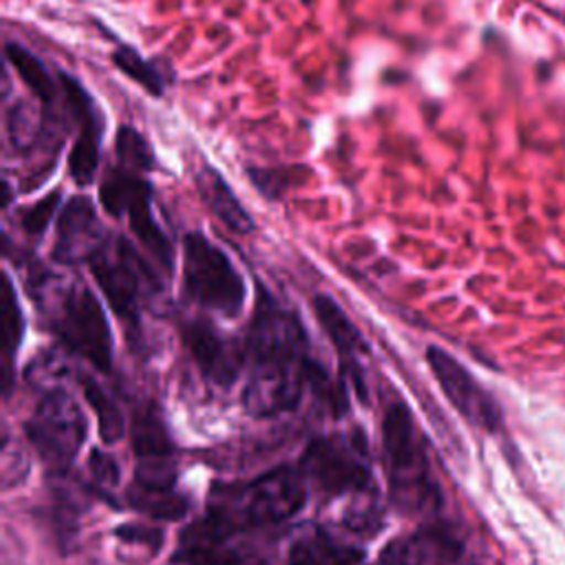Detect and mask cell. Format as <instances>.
<instances>
[{"instance_id":"obj_2","label":"cell","mask_w":565,"mask_h":565,"mask_svg":"<svg viewBox=\"0 0 565 565\" xmlns=\"http://www.w3.org/2000/svg\"><path fill=\"white\" fill-rule=\"evenodd\" d=\"M305 505L302 477L289 468H274L258 479L225 488V492H214V503L210 514L218 519L230 532L252 525L280 523L294 516Z\"/></svg>"},{"instance_id":"obj_6","label":"cell","mask_w":565,"mask_h":565,"mask_svg":"<svg viewBox=\"0 0 565 565\" xmlns=\"http://www.w3.org/2000/svg\"><path fill=\"white\" fill-rule=\"evenodd\" d=\"M99 199L110 216H128V223L137 238L161 260L166 269H172V245L163 230L154 223L150 207V183L126 168L110 172L102 188Z\"/></svg>"},{"instance_id":"obj_4","label":"cell","mask_w":565,"mask_h":565,"mask_svg":"<svg viewBox=\"0 0 565 565\" xmlns=\"http://www.w3.org/2000/svg\"><path fill=\"white\" fill-rule=\"evenodd\" d=\"M382 437L395 503L404 510H415L424 508L428 501H437L413 415L404 404L397 402L388 406L382 424Z\"/></svg>"},{"instance_id":"obj_9","label":"cell","mask_w":565,"mask_h":565,"mask_svg":"<svg viewBox=\"0 0 565 565\" xmlns=\"http://www.w3.org/2000/svg\"><path fill=\"white\" fill-rule=\"evenodd\" d=\"M426 362L439 382L448 402L472 424L486 430H497L501 424V411L494 397L481 388V384L470 375V371L457 362L448 351L439 347L426 349Z\"/></svg>"},{"instance_id":"obj_21","label":"cell","mask_w":565,"mask_h":565,"mask_svg":"<svg viewBox=\"0 0 565 565\" xmlns=\"http://www.w3.org/2000/svg\"><path fill=\"white\" fill-rule=\"evenodd\" d=\"M249 181L254 188L267 196L269 201H278L282 194H287L291 188L302 185L309 177L311 170L309 166H249L245 168Z\"/></svg>"},{"instance_id":"obj_8","label":"cell","mask_w":565,"mask_h":565,"mask_svg":"<svg viewBox=\"0 0 565 565\" xmlns=\"http://www.w3.org/2000/svg\"><path fill=\"white\" fill-rule=\"evenodd\" d=\"M26 435L46 461L68 463L86 439V417L68 393L55 388L26 422Z\"/></svg>"},{"instance_id":"obj_29","label":"cell","mask_w":565,"mask_h":565,"mask_svg":"<svg viewBox=\"0 0 565 565\" xmlns=\"http://www.w3.org/2000/svg\"><path fill=\"white\" fill-rule=\"evenodd\" d=\"M88 463H90L93 477H95L99 483L115 486V483L119 481V466H117V461H115L110 455L102 452L99 448H93V450H90Z\"/></svg>"},{"instance_id":"obj_13","label":"cell","mask_w":565,"mask_h":565,"mask_svg":"<svg viewBox=\"0 0 565 565\" xmlns=\"http://www.w3.org/2000/svg\"><path fill=\"white\" fill-rule=\"evenodd\" d=\"M104 243L93 203L86 196H75L60 214L53 256L60 263L88 260Z\"/></svg>"},{"instance_id":"obj_26","label":"cell","mask_w":565,"mask_h":565,"mask_svg":"<svg viewBox=\"0 0 565 565\" xmlns=\"http://www.w3.org/2000/svg\"><path fill=\"white\" fill-rule=\"evenodd\" d=\"M22 331H24L22 309H20L18 296H15V291H13L11 278L4 276V298H2V351H4L7 364L11 362L13 353H15L18 347H20Z\"/></svg>"},{"instance_id":"obj_12","label":"cell","mask_w":565,"mask_h":565,"mask_svg":"<svg viewBox=\"0 0 565 565\" xmlns=\"http://www.w3.org/2000/svg\"><path fill=\"white\" fill-rule=\"evenodd\" d=\"M183 340L201 373L218 386H230L241 371L238 347L205 320H192L183 329Z\"/></svg>"},{"instance_id":"obj_15","label":"cell","mask_w":565,"mask_h":565,"mask_svg":"<svg viewBox=\"0 0 565 565\" xmlns=\"http://www.w3.org/2000/svg\"><path fill=\"white\" fill-rule=\"evenodd\" d=\"M311 302H313L316 318L320 320L324 333L329 335V340L338 349L342 364H347L351 369L358 393L364 397V384H362V373H360V355L366 351V344H364L358 327L349 320V316L342 311V307L331 296L316 294Z\"/></svg>"},{"instance_id":"obj_20","label":"cell","mask_w":565,"mask_h":565,"mask_svg":"<svg viewBox=\"0 0 565 565\" xmlns=\"http://www.w3.org/2000/svg\"><path fill=\"white\" fill-rule=\"evenodd\" d=\"M4 53H7V60L11 62V66L22 77V82L29 86V90L44 106H53V102H55V82H53L51 73L46 71V66L29 49H24L18 42H9L4 46Z\"/></svg>"},{"instance_id":"obj_24","label":"cell","mask_w":565,"mask_h":565,"mask_svg":"<svg viewBox=\"0 0 565 565\" xmlns=\"http://www.w3.org/2000/svg\"><path fill=\"white\" fill-rule=\"evenodd\" d=\"M84 386V395L88 399V404L93 406L95 415H97V424H99V437L106 444H115L121 439L124 435V419L119 408L115 406V402L106 395V391L90 377L82 380Z\"/></svg>"},{"instance_id":"obj_19","label":"cell","mask_w":565,"mask_h":565,"mask_svg":"<svg viewBox=\"0 0 565 565\" xmlns=\"http://www.w3.org/2000/svg\"><path fill=\"white\" fill-rule=\"evenodd\" d=\"M132 448L139 459L154 461L166 459L172 452V441L163 426V419L152 411L143 408L132 419Z\"/></svg>"},{"instance_id":"obj_25","label":"cell","mask_w":565,"mask_h":565,"mask_svg":"<svg viewBox=\"0 0 565 565\" xmlns=\"http://www.w3.org/2000/svg\"><path fill=\"white\" fill-rule=\"evenodd\" d=\"M115 154L119 161V168H126L130 172H146L154 166V152L146 137L137 132L132 126H121L115 135Z\"/></svg>"},{"instance_id":"obj_16","label":"cell","mask_w":565,"mask_h":565,"mask_svg":"<svg viewBox=\"0 0 565 565\" xmlns=\"http://www.w3.org/2000/svg\"><path fill=\"white\" fill-rule=\"evenodd\" d=\"M194 183L201 201L205 207L234 234H249L254 232V218L252 214L241 205V199L234 194L230 183L218 174L214 166L203 163L194 172Z\"/></svg>"},{"instance_id":"obj_27","label":"cell","mask_w":565,"mask_h":565,"mask_svg":"<svg viewBox=\"0 0 565 565\" xmlns=\"http://www.w3.org/2000/svg\"><path fill=\"white\" fill-rule=\"evenodd\" d=\"M57 201H60V192L55 190V192H51L49 196H44L42 201H38L33 207L24 210L22 221H20L22 227H24L29 234H42V232L49 227L51 218H53V212H55V207H57Z\"/></svg>"},{"instance_id":"obj_23","label":"cell","mask_w":565,"mask_h":565,"mask_svg":"<svg viewBox=\"0 0 565 565\" xmlns=\"http://www.w3.org/2000/svg\"><path fill=\"white\" fill-rule=\"evenodd\" d=\"M113 64L126 73L132 82H137L139 86H143L152 97H161L166 90V77L161 75L159 66L146 57H141L135 49H130L128 44H119L113 53H110Z\"/></svg>"},{"instance_id":"obj_1","label":"cell","mask_w":565,"mask_h":565,"mask_svg":"<svg viewBox=\"0 0 565 565\" xmlns=\"http://www.w3.org/2000/svg\"><path fill=\"white\" fill-rule=\"evenodd\" d=\"M300 320L267 289H258L254 318L247 333L249 380L243 393L245 411L271 417L298 404L307 386L311 358Z\"/></svg>"},{"instance_id":"obj_3","label":"cell","mask_w":565,"mask_h":565,"mask_svg":"<svg viewBox=\"0 0 565 565\" xmlns=\"http://www.w3.org/2000/svg\"><path fill=\"white\" fill-rule=\"evenodd\" d=\"M183 291L199 307L225 318L238 316L247 298L245 278L230 256L203 232H188L183 236Z\"/></svg>"},{"instance_id":"obj_5","label":"cell","mask_w":565,"mask_h":565,"mask_svg":"<svg viewBox=\"0 0 565 565\" xmlns=\"http://www.w3.org/2000/svg\"><path fill=\"white\" fill-rule=\"evenodd\" d=\"M88 265L110 309L128 324H137L141 302L152 282V274L137 249L121 236L115 241L104 238L99 249L88 258Z\"/></svg>"},{"instance_id":"obj_7","label":"cell","mask_w":565,"mask_h":565,"mask_svg":"<svg viewBox=\"0 0 565 565\" xmlns=\"http://www.w3.org/2000/svg\"><path fill=\"white\" fill-rule=\"evenodd\" d=\"M57 335L95 369L108 371L113 362V338L99 300L86 287H71L55 318Z\"/></svg>"},{"instance_id":"obj_28","label":"cell","mask_w":565,"mask_h":565,"mask_svg":"<svg viewBox=\"0 0 565 565\" xmlns=\"http://www.w3.org/2000/svg\"><path fill=\"white\" fill-rule=\"evenodd\" d=\"M117 539L126 541V543H141L146 547H150L152 552L161 550L163 543V532L157 527H148V525H139V523H128V525H119L115 530Z\"/></svg>"},{"instance_id":"obj_18","label":"cell","mask_w":565,"mask_h":565,"mask_svg":"<svg viewBox=\"0 0 565 565\" xmlns=\"http://www.w3.org/2000/svg\"><path fill=\"white\" fill-rule=\"evenodd\" d=\"M459 545L441 532H422L415 536H399L391 541L377 565H430L435 556H455Z\"/></svg>"},{"instance_id":"obj_10","label":"cell","mask_w":565,"mask_h":565,"mask_svg":"<svg viewBox=\"0 0 565 565\" xmlns=\"http://www.w3.org/2000/svg\"><path fill=\"white\" fill-rule=\"evenodd\" d=\"M302 470L327 494L360 492L371 483L366 463L335 439H313L302 455Z\"/></svg>"},{"instance_id":"obj_22","label":"cell","mask_w":565,"mask_h":565,"mask_svg":"<svg viewBox=\"0 0 565 565\" xmlns=\"http://www.w3.org/2000/svg\"><path fill=\"white\" fill-rule=\"evenodd\" d=\"M130 503L154 516V519H166V521H177L188 512V499L172 488H161V486H146V483H135L128 492Z\"/></svg>"},{"instance_id":"obj_11","label":"cell","mask_w":565,"mask_h":565,"mask_svg":"<svg viewBox=\"0 0 565 565\" xmlns=\"http://www.w3.org/2000/svg\"><path fill=\"white\" fill-rule=\"evenodd\" d=\"M60 77H62L60 84L64 88V97L79 119V132H77V139L73 143L71 157H68V170H71V179L75 181V185L84 188V185L93 183L95 172H97L104 121H102V115H99L97 106L93 104L90 95L75 82V77H68L64 73Z\"/></svg>"},{"instance_id":"obj_14","label":"cell","mask_w":565,"mask_h":565,"mask_svg":"<svg viewBox=\"0 0 565 565\" xmlns=\"http://www.w3.org/2000/svg\"><path fill=\"white\" fill-rule=\"evenodd\" d=\"M232 532L212 514L188 525L181 534V550L174 556L185 565H241V556L225 547Z\"/></svg>"},{"instance_id":"obj_17","label":"cell","mask_w":565,"mask_h":565,"mask_svg":"<svg viewBox=\"0 0 565 565\" xmlns=\"http://www.w3.org/2000/svg\"><path fill=\"white\" fill-rule=\"evenodd\" d=\"M364 552L355 545L342 543L324 530H313L298 536L289 547L291 565H358Z\"/></svg>"}]
</instances>
